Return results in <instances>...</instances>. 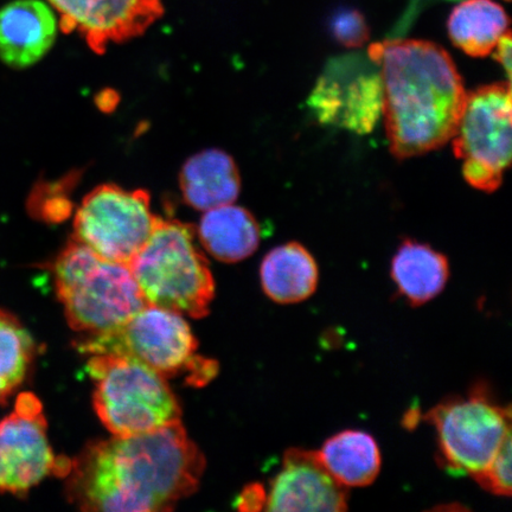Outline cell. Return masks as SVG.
I'll return each mask as SVG.
<instances>
[{
	"label": "cell",
	"mask_w": 512,
	"mask_h": 512,
	"mask_svg": "<svg viewBox=\"0 0 512 512\" xmlns=\"http://www.w3.org/2000/svg\"><path fill=\"white\" fill-rule=\"evenodd\" d=\"M206 469L182 422L94 441L70 463L67 496L85 511L156 512L194 494Z\"/></svg>",
	"instance_id": "obj_1"
},
{
	"label": "cell",
	"mask_w": 512,
	"mask_h": 512,
	"mask_svg": "<svg viewBox=\"0 0 512 512\" xmlns=\"http://www.w3.org/2000/svg\"><path fill=\"white\" fill-rule=\"evenodd\" d=\"M368 56L380 70L392 155L418 157L450 142L467 98L451 55L433 42L393 40L373 44Z\"/></svg>",
	"instance_id": "obj_2"
},
{
	"label": "cell",
	"mask_w": 512,
	"mask_h": 512,
	"mask_svg": "<svg viewBox=\"0 0 512 512\" xmlns=\"http://www.w3.org/2000/svg\"><path fill=\"white\" fill-rule=\"evenodd\" d=\"M53 272L67 322L82 334L117 329L147 305L130 266L102 258L73 238L57 256Z\"/></svg>",
	"instance_id": "obj_3"
},
{
	"label": "cell",
	"mask_w": 512,
	"mask_h": 512,
	"mask_svg": "<svg viewBox=\"0 0 512 512\" xmlns=\"http://www.w3.org/2000/svg\"><path fill=\"white\" fill-rule=\"evenodd\" d=\"M128 266L147 304L196 319L208 315L215 281L190 224L160 217Z\"/></svg>",
	"instance_id": "obj_4"
},
{
	"label": "cell",
	"mask_w": 512,
	"mask_h": 512,
	"mask_svg": "<svg viewBox=\"0 0 512 512\" xmlns=\"http://www.w3.org/2000/svg\"><path fill=\"white\" fill-rule=\"evenodd\" d=\"M94 408L115 437H130L181 421V407L164 376L137 358L93 355Z\"/></svg>",
	"instance_id": "obj_5"
},
{
	"label": "cell",
	"mask_w": 512,
	"mask_h": 512,
	"mask_svg": "<svg viewBox=\"0 0 512 512\" xmlns=\"http://www.w3.org/2000/svg\"><path fill=\"white\" fill-rule=\"evenodd\" d=\"M421 419L435 428L438 463L453 475H478L511 432L510 408L498 405L484 384L466 398L441 401Z\"/></svg>",
	"instance_id": "obj_6"
},
{
	"label": "cell",
	"mask_w": 512,
	"mask_h": 512,
	"mask_svg": "<svg viewBox=\"0 0 512 512\" xmlns=\"http://www.w3.org/2000/svg\"><path fill=\"white\" fill-rule=\"evenodd\" d=\"M465 181L484 192L501 187L511 162V86L497 82L467 94L452 138Z\"/></svg>",
	"instance_id": "obj_7"
},
{
	"label": "cell",
	"mask_w": 512,
	"mask_h": 512,
	"mask_svg": "<svg viewBox=\"0 0 512 512\" xmlns=\"http://www.w3.org/2000/svg\"><path fill=\"white\" fill-rule=\"evenodd\" d=\"M159 219L146 190L101 184L76 210L73 239L102 258L128 265L149 240Z\"/></svg>",
	"instance_id": "obj_8"
},
{
	"label": "cell",
	"mask_w": 512,
	"mask_h": 512,
	"mask_svg": "<svg viewBox=\"0 0 512 512\" xmlns=\"http://www.w3.org/2000/svg\"><path fill=\"white\" fill-rule=\"evenodd\" d=\"M82 354L137 358L168 379L189 373L198 343L187 320L174 311L147 304L117 329L89 335L76 343Z\"/></svg>",
	"instance_id": "obj_9"
},
{
	"label": "cell",
	"mask_w": 512,
	"mask_h": 512,
	"mask_svg": "<svg viewBox=\"0 0 512 512\" xmlns=\"http://www.w3.org/2000/svg\"><path fill=\"white\" fill-rule=\"evenodd\" d=\"M40 400L23 393L0 421V494L22 495L50 475L66 476L70 460L56 457Z\"/></svg>",
	"instance_id": "obj_10"
},
{
	"label": "cell",
	"mask_w": 512,
	"mask_h": 512,
	"mask_svg": "<svg viewBox=\"0 0 512 512\" xmlns=\"http://www.w3.org/2000/svg\"><path fill=\"white\" fill-rule=\"evenodd\" d=\"M357 62L351 56L332 62L313 88L309 105L320 123L367 134L382 113V81L380 70L356 68Z\"/></svg>",
	"instance_id": "obj_11"
},
{
	"label": "cell",
	"mask_w": 512,
	"mask_h": 512,
	"mask_svg": "<svg viewBox=\"0 0 512 512\" xmlns=\"http://www.w3.org/2000/svg\"><path fill=\"white\" fill-rule=\"evenodd\" d=\"M64 34L76 32L95 54L143 36L163 17L162 0H46Z\"/></svg>",
	"instance_id": "obj_12"
},
{
	"label": "cell",
	"mask_w": 512,
	"mask_h": 512,
	"mask_svg": "<svg viewBox=\"0 0 512 512\" xmlns=\"http://www.w3.org/2000/svg\"><path fill=\"white\" fill-rule=\"evenodd\" d=\"M348 488L326 470L318 452L288 448L283 466L267 495L266 510L273 512L348 510Z\"/></svg>",
	"instance_id": "obj_13"
},
{
	"label": "cell",
	"mask_w": 512,
	"mask_h": 512,
	"mask_svg": "<svg viewBox=\"0 0 512 512\" xmlns=\"http://www.w3.org/2000/svg\"><path fill=\"white\" fill-rule=\"evenodd\" d=\"M59 32L53 9L42 0H15L0 9V60L6 66H34L53 48Z\"/></svg>",
	"instance_id": "obj_14"
},
{
	"label": "cell",
	"mask_w": 512,
	"mask_h": 512,
	"mask_svg": "<svg viewBox=\"0 0 512 512\" xmlns=\"http://www.w3.org/2000/svg\"><path fill=\"white\" fill-rule=\"evenodd\" d=\"M179 188L189 207L207 211L232 204L240 195L241 176L232 156L219 149L196 153L184 163Z\"/></svg>",
	"instance_id": "obj_15"
},
{
	"label": "cell",
	"mask_w": 512,
	"mask_h": 512,
	"mask_svg": "<svg viewBox=\"0 0 512 512\" xmlns=\"http://www.w3.org/2000/svg\"><path fill=\"white\" fill-rule=\"evenodd\" d=\"M262 290L274 303L298 304L317 291L319 268L302 243L292 241L268 252L261 262Z\"/></svg>",
	"instance_id": "obj_16"
},
{
	"label": "cell",
	"mask_w": 512,
	"mask_h": 512,
	"mask_svg": "<svg viewBox=\"0 0 512 512\" xmlns=\"http://www.w3.org/2000/svg\"><path fill=\"white\" fill-rule=\"evenodd\" d=\"M390 275L400 296L409 305L419 307L445 290L450 279V262L430 245L407 239L394 255Z\"/></svg>",
	"instance_id": "obj_17"
},
{
	"label": "cell",
	"mask_w": 512,
	"mask_h": 512,
	"mask_svg": "<svg viewBox=\"0 0 512 512\" xmlns=\"http://www.w3.org/2000/svg\"><path fill=\"white\" fill-rule=\"evenodd\" d=\"M198 240L215 259L235 264L252 256L258 249L261 232L251 211L234 203L204 211Z\"/></svg>",
	"instance_id": "obj_18"
},
{
	"label": "cell",
	"mask_w": 512,
	"mask_h": 512,
	"mask_svg": "<svg viewBox=\"0 0 512 512\" xmlns=\"http://www.w3.org/2000/svg\"><path fill=\"white\" fill-rule=\"evenodd\" d=\"M318 456L326 470L345 488H364L380 475V447L367 432L347 430L332 435Z\"/></svg>",
	"instance_id": "obj_19"
},
{
	"label": "cell",
	"mask_w": 512,
	"mask_h": 512,
	"mask_svg": "<svg viewBox=\"0 0 512 512\" xmlns=\"http://www.w3.org/2000/svg\"><path fill=\"white\" fill-rule=\"evenodd\" d=\"M447 28L454 46L471 57H485L509 31V17L494 0H465L453 10Z\"/></svg>",
	"instance_id": "obj_20"
},
{
	"label": "cell",
	"mask_w": 512,
	"mask_h": 512,
	"mask_svg": "<svg viewBox=\"0 0 512 512\" xmlns=\"http://www.w3.org/2000/svg\"><path fill=\"white\" fill-rule=\"evenodd\" d=\"M35 356V344L11 313L0 311V405L21 386Z\"/></svg>",
	"instance_id": "obj_21"
},
{
	"label": "cell",
	"mask_w": 512,
	"mask_h": 512,
	"mask_svg": "<svg viewBox=\"0 0 512 512\" xmlns=\"http://www.w3.org/2000/svg\"><path fill=\"white\" fill-rule=\"evenodd\" d=\"M472 478L489 494L511 496V432L504 438L489 465Z\"/></svg>",
	"instance_id": "obj_22"
},
{
	"label": "cell",
	"mask_w": 512,
	"mask_h": 512,
	"mask_svg": "<svg viewBox=\"0 0 512 512\" xmlns=\"http://www.w3.org/2000/svg\"><path fill=\"white\" fill-rule=\"evenodd\" d=\"M332 36L345 48H361L369 40L366 19L357 10H342L332 18Z\"/></svg>",
	"instance_id": "obj_23"
},
{
	"label": "cell",
	"mask_w": 512,
	"mask_h": 512,
	"mask_svg": "<svg viewBox=\"0 0 512 512\" xmlns=\"http://www.w3.org/2000/svg\"><path fill=\"white\" fill-rule=\"evenodd\" d=\"M267 492L260 484L246 486L238 499V508L243 511H260L266 508Z\"/></svg>",
	"instance_id": "obj_24"
},
{
	"label": "cell",
	"mask_w": 512,
	"mask_h": 512,
	"mask_svg": "<svg viewBox=\"0 0 512 512\" xmlns=\"http://www.w3.org/2000/svg\"><path fill=\"white\" fill-rule=\"evenodd\" d=\"M495 59L502 64V66L507 70L508 78L511 75V35L510 31L507 34L503 35L501 40L497 43L494 51Z\"/></svg>",
	"instance_id": "obj_25"
},
{
	"label": "cell",
	"mask_w": 512,
	"mask_h": 512,
	"mask_svg": "<svg viewBox=\"0 0 512 512\" xmlns=\"http://www.w3.org/2000/svg\"><path fill=\"white\" fill-rule=\"evenodd\" d=\"M507 2H509V0H507Z\"/></svg>",
	"instance_id": "obj_26"
}]
</instances>
